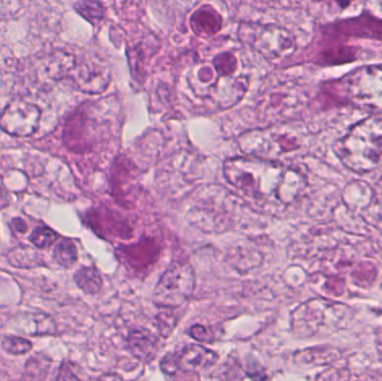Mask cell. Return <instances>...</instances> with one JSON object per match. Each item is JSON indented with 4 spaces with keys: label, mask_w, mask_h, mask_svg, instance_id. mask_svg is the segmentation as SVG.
<instances>
[{
    "label": "cell",
    "mask_w": 382,
    "mask_h": 381,
    "mask_svg": "<svg viewBox=\"0 0 382 381\" xmlns=\"http://www.w3.org/2000/svg\"><path fill=\"white\" fill-rule=\"evenodd\" d=\"M13 226L15 228L16 232L19 233H26L27 232V224L24 222L21 218H14L13 219Z\"/></svg>",
    "instance_id": "obj_16"
},
{
    "label": "cell",
    "mask_w": 382,
    "mask_h": 381,
    "mask_svg": "<svg viewBox=\"0 0 382 381\" xmlns=\"http://www.w3.org/2000/svg\"><path fill=\"white\" fill-rule=\"evenodd\" d=\"M76 65V59L68 53L55 52L47 54L39 61L37 78L43 84L58 82L63 78H68Z\"/></svg>",
    "instance_id": "obj_7"
},
{
    "label": "cell",
    "mask_w": 382,
    "mask_h": 381,
    "mask_svg": "<svg viewBox=\"0 0 382 381\" xmlns=\"http://www.w3.org/2000/svg\"><path fill=\"white\" fill-rule=\"evenodd\" d=\"M128 345L132 355L143 362L153 361L159 350V341L155 335L143 327L130 331Z\"/></svg>",
    "instance_id": "obj_8"
},
{
    "label": "cell",
    "mask_w": 382,
    "mask_h": 381,
    "mask_svg": "<svg viewBox=\"0 0 382 381\" xmlns=\"http://www.w3.org/2000/svg\"><path fill=\"white\" fill-rule=\"evenodd\" d=\"M7 260L11 266L21 268H35L43 264L41 254L29 246H19L8 253Z\"/></svg>",
    "instance_id": "obj_9"
},
{
    "label": "cell",
    "mask_w": 382,
    "mask_h": 381,
    "mask_svg": "<svg viewBox=\"0 0 382 381\" xmlns=\"http://www.w3.org/2000/svg\"><path fill=\"white\" fill-rule=\"evenodd\" d=\"M334 151L352 173H372L382 167V118L369 116L356 122L334 143Z\"/></svg>",
    "instance_id": "obj_1"
},
{
    "label": "cell",
    "mask_w": 382,
    "mask_h": 381,
    "mask_svg": "<svg viewBox=\"0 0 382 381\" xmlns=\"http://www.w3.org/2000/svg\"><path fill=\"white\" fill-rule=\"evenodd\" d=\"M76 285L88 294H96L102 289V278L96 268H82L74 275Z\"/></svg>",
    "instance_id": "obj_10"
},
{
    "label": "cell",
    "mask_w": 382,
    "mask_h": 381,
    "mask_svg": "<svg viewBox=\"0 0 382 381\" xmlns=\"http://www.w3.org/2000/svg\"><path fill=\"white\" fill-rule=\"evenodd\" d=\"M76 11L86 21L93 23L102 19V7L93 0H80L76 5Z\"/></svg>",
    "instance_id": "obj_13"
},
{
    "label": "cell",
    "mask_w": 382,
    "mask_h": 381,
    "mask_svg": "<svg viewBox=\"0 0 382 381\" xmlns=\"http://www.w3.org/2000/svg\"><path fill=\"white\" fill-rule=\"evenodd\" d=\"M286 168L261 158H234L224 165L226 181L255 198L277 197Z\"/></svg>",
    "instance_id": "obj_2"
},
{
    "label": "cell",
    "mask_w": 382,
    "mask_h": 381,
    "mask_svg": "<svg viewBox=\"0 0 382 381\" xmlns=\"http://www.w3.org/2000/svg\"><path fill=\"white\" fill-rule=\"evenodd\" d=\"M53 258L63 268H71L78 262V248L68 238H64L55 246Z\"/></svg>",
    "instance_id": "obj_11"
},
{
    "label": "cell",
    "mask_w": 382,
    "mask_h": 381,
    "mask_svg": "<svg viewBox=\"0 0 382 381\" xmlns=\"http://www.w3.org/2000/svg\"><path fill=\"white\" fill-rule=\"evenodd\" d=\"M41 110L21 98L11 101L0 113V129L11 137H31L38 130Z\"/></svg>",
    "instance_id": "obj_6"
},
{
    "label": "cell",
    "mask_w": 382,
    "mask_h": 381,
    "mask_svg": "<svg viewBox=\"0 0 382 381\" xmlns=\"http://www.w3.org/2000/svg\"><path fill=\"white\" fill-rule=\"evenodd\" d=\"M349 106L369 113H382V64L356 67L339 81Z\"/></svg>",
    "instance_id": "obj_3"
},
{
    "label": "cell",
    "mask_w": 382,
    "mask_h": 381,
    "mask_svg": "<svg viewBox=\"0 0 382 381\" xmlns=\"http://www.w3.org/2000/svg\"><path fill=\"white\" fill-rule=\"evenodd\" d=\"M158 327H159L161 335L165 337H168L176 327L175 317L168 312H165L160 317L158 318Z\"/></svg>",
    "instance_id": "obj_15"
},
{
    "label": "cell",
    "mask_w": 382,
    "mask_h": 381,
    "mask_svg": "<svg viewBox=\"0 0 382 381\" xmlns=\"http://www.w3.org/2000/svg\"><path fill=\"white\" fill-rule=\"evenodd\" d=\"M218 360V355L204 345H186L179 352H170L162 358L161 370L168 376L182 374H202L212 369Z\"/></svg>",
    "instance_id": "obj_5"
},
{
    "label": "cell",
    "mask_w": 382,
    "mask_h": 381,
    "mask_svg": "<svg viewBox=\"0 0 382 381\" xmlns=\"http://www.w3.org/2000/svg\"><path fill=\"white\" fill-rule=\"evenodd\" d=\"M58 240V234L47 226L38 227L29 236L31 244L37 248H48Z\"/></svg>",
    "instance_id": "obj_12"
},
{
    "label": "cell",
    "mask_w": 382,
    "mask_h": 381,
    "mask_svg": "<svg viewBox=\"0 0 382 381\" xmlns=\"http://www.w3.org/2000/svg\"><path fill=\"white\" fill-rule=\"evenodd\" d=\"M314 1H316V3H320V1H334L344 11V9L350 7L353 4L354 0H314Z\"/></svg>",
    "instance_id": "obj_17"
},
{
    "label": "cell",
    "mask_w": 382,
    "mask_h": 381,
    "mask_svg": "<svg viewBox=\"0 0 382 381\" xmlns=\"http://www.w3.org/2000/svg\"><path fill=\"white\" fill-rule=\"evenodd\" d=\"M380 5H381L382 7V0H379Z\"/></svg>",
    "instance_id": "obj_18"
},
{
    "label": "cell",
    "mask_w": 382,
    "mask_h": 381,
    "mask_svg": "<svg viewBox=\"0 0 382 381\" xmlns=\"http://www.w3.org/2000/svg\"><path fill=\"white\" fill-rule=\"evenodd\" d=\"M195 286L196 276L192 266L185 262H173L158 282L153 300L158 307L178 308L194 293Z\"/></svg>",
    "instance_id": "obj_4"
},
{
    "label": "cell",
    "mask_w": 382,
    "mask_h": 381,
    "mask_svg": "<svg viewBox=\"0 0 382 381\" xmlns=\"http://www.w3.org/2000/svg\"><path fill=\"white\" fill-rule=\"evenodd\" d=\"M4 350L14 355H26L33 348L31 341L25 337H6L3 340Z\"/></svg>",
    "instance_id": "obj_14"
}]
</instances>
